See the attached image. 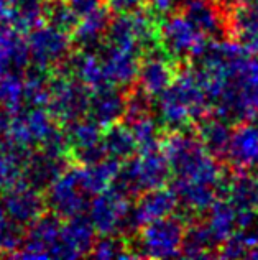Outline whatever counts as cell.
I'll list each match as a JSON object with an SVG mask.
<instances>
[{
	"mask_svg": "<svg viewBox=\"0 0 258 260\" xmlns=\"http://www.w3.org/2000/svg\"><path fill=\"white\" fill-rule=\"evenodd\" d=\"M23 237V225L13 222L9 217L0 221V255L12 257L20 249Z\"/></svg>",
	"mask_w": 258,
	"mask_h": 260,
	"instance_id": "836d02e7",
	"label": "cell"
},
{
	"mask_svg": "<svg viewBox=\"0 0 258 260\" xmlns=\"http://www.w3.org/2000/svg\"><path fill=\"white\" fill-rule=\"evenodd\" d=\"M102 127L96 124L91 117H79L76 120L64 124V137L69 147V153L79 152V150L96 147L102 139Z\"/></svg>",
	"mask_w": 258,
	"mask_h": 260,
	"instance_id": "4316f807",
	"label": "cell"
},
{
	"mask_svg": "<svg viewBox=\"0 0 258 260\" xmlns=\"http://www.w3.org/2000/svg\"><path fill=\"white\" fill-rule=\"evenodd\" d=\"M217 247H219V244L215 242L214 236L210 234L204 216L191 219L186 224L181 247H179V257L210 258L215 257Z\"/></svg>",
	"mask_w": 258,
	"mask_h": 260,
	"instance_id": "44dd1931",
	"label": "cell"
},
{
	"mask_svg": "<svg viewBox=\"0 0 258 260\" xmlns=\"http://www.w3.org/2000/svg\"><path fill=\"white\" fill-rule=\"evenodd\" d=\"M58 68L69 73L72 78H76L79 83H83L89 91L110 86L107 83L102 59L94 51L79 50V53L72 54L71 58L67 56Z\"/></svg>",
	"mask_w": 258,
	"mask_h": 260,
	"instance_id": "ffe728a7",
	"label": "cell"
},
{
	"mask_svg": "<svg viewBox=\"0 0 258 260\" xmlns=\"http://www.w3.org/2000/svg\"><path fill=\"white\" fill-rule=\"evenodd\" d=\"M181 66L182 64L173 61L158 46L141 56L135 83L141 92H145L150 99H155L173 84Z\"/></svg>",
	"mask_w": 258,
	"mask_h": 260,
	"instance_id": "9c48e42d",
	"label": "cell"
},
{
	"mask_svg": "<svg viewBox=\"0 0 258 260\" xmlns=\"http://www.w3.org/2000/svg\"><path fill=\"white\" fill-rule=\"evenodd\" d=\"M89 221L99 236L120 234L127 228V219L130 213V196L120 188L110 184L100 193L94 194L89 201Z\"/></svg>",
	"mask_w": 258,
	"mask_h": 260,
	"instance_id": "5b68a950",
	"label": "cell"
},
{
	"mask_svg": "<svg viewBox=\"0 0 258 260\" xmlns=\"http://www.w3.org/2000/svg\"><path fill=\"white\" fill-rule=\"evenodd\" d=\"M245 257H248V258H255V260H258V247H253V249H248L247 250V255Z\"/></svg>",
	"mask_w": 258,
	"mask_h": 260,
	"instance_id": "b9f144b4",
	"label": "cell"
},
{
	"mask_svg": "<svg viewBox=\"0 0 258 260\" xmlns=\"http://www.w3.org/2000/svg\"><path fill=\"white\" fill-rule=\"evenodd\" d=\"M127 125L132 130L133 139L137 142V150L140 153L160 148L163 128L160 125V122L152 115V112L127 122Z\"/></svg>",
	"mask_w": 258,
	"mask_h": 260,
	"instance_id": "f1b7e54d",
	"label": "cell"
},
{
	"mask_svg": "<svg viewBox=\"0 0 258 260\" xmlns=\"http://www.w3.org/2000/svg\"><path fill=\"white\" fill-rule=\"evenodd\" d=\"M209 40H232L230 13L215 0H181L178 10Z\"/></svg>",
	"mask_w": 258,
	"mask_h": 260,
	"instance_id": "ba28073f",
	"label": "cell"
},
{
	"mask_svg": "<svg viewBox=\"0 0 258 260\" xmlns=\"http://www.w3.org/2000/svg\"><path fill=\"white\" fill-rule=\"evenodd\" d=\"M2 206L7 217L25 228L45 213L46 203L42 191L20 180L12 188L4 191Z\"/></svg>",
	"mask_w": 258,
	"mask_h": 260,
	"instance_id": "7c38bea8",
	"label": "cell"
},
{
	"mask_svg": "<svg viewBox=\"0 0 258 260\" xmlns=\"http://www.w3.org/2000/svg\"><path fill=\"white\" fill-rule=\"evenodd\" d=\"M181 0H148V9H150L156 17L163 18L168 13L178 10Z\"/></svg>",
	"mask_w": 258,
	"mask_h": 260,
	"instance_id": "8d00e7d4",
	"label": "cell"
},
{
	"mask_svg": "<svg viewBox=\"0 0 258 260\" xmlns=\"http://www.w3.org/2000/svg\"><path fill=\"white\" fill-rule=\"evenodd\" d=\"M215 2L219 4L227 13H230L234 9H237V7H242V5L248 4L250 0H215Z\"/></svg>",
	"mask_w": 258,
	"mask_h": 260,
	"instance_id": "f35d334b",
	"label": "cell"
},
{
	"mask_svg": "<svg viewBox=\"0 0 258 260\" xmlns=\"http://www.w3.org/2000/svg\"><path fill=\"white\" fill-rule=\"evenodd\" d=\"M23 104L30 107H46L48 104V71H42L33 66L22 78Z\"/></svg>",
	"mask_w": 258,
	"mask_h": 260,
	"instance_id": "f546056e",
	"label": "cell"
},
{
	"mask_svg": "<svg viewBox=\"0 0 258 260\" xmlns=\"http://www.w3.org/2000/svg\"><path fill=\"white\" fill-rule=\"evenodd\" d=\"M188 221L182 216L169 214L141 225L137 247H132L135 258H171L179 257V247Z\"/></svg>",
	"mask_w": 258,
	"mask_h": 260,
	"instance_id": "3957f363",
	"label": "cell"
},
{
	"mask_svg": "<svg viewBox=\"0 0 258 260\" xmlns=\"http://www.w3.org/2000/svg\"><path fill=\"white\" fill-rule=\"evenodd\" d=\"M69 7L78 13V17H83L86 13H89L91 10H94L96 7H99L100 0H66Z\"/></svg>",
	"mask_w": 258,
	"mask_h": 260,
	"instance_id": "74e56055",
	"label": "cell"
},
{
	"mask_svg": "<svg viewBox=\"0 0 258 260\" xmlns=\"http://www.w3.org/2000/svg\"><path fill=\"white\" fill-rule=\"evenodd\" d=\"M160 48L178 64H188L201 53L207 40L179 12L168 13L160 20Z\"/></svg>",
	"mask_w": 258,
	"mask_h": 260,
	"instance_id": "277c9868",
	"label": "cell"
},
{
	"mask_svg": "<svg viewBox=\"0 0 258 260\" xmlns=\"http://www.w3.org/2000/svg\"><path fill=\"white\" fill-rule=\"evenodd\" d=\"M67 167H69V158H66V156H53L36 148V152H31L23 163L22 180L31 184L33 188L43 191Z\"/></svg>",
	"mask_w": 258,
	"mask_h": 260,
	"instance_id": "ac0fdd59",
	"label": "cell"
},
{
	"mask_svg": "<svg viewBox=\"0 0 258 260\" xmlns=\"http://www.w3.org/2000/svg\"><path fill=\"white\" fill-rule=\"evenodd\" d=\"M194 134L198 135L206 152L220 163H227V152L230 137H232V125L224 122L214 114L202 117L196 124H193Z\"/></svg>",
	"mask_w": 258,
	"mask_h": 260,
	"instance_id": "d6986e66",
	"label": "cell"
},
{
	"mask_svg": "<svg viewBox=\"0 0 258 260\" xmlns=\"http://www.w3.org/2000/svg\"><path fill=\"white\" fill-rule=\"evenodd\" d=\"M9 26V5H7V0H0V31Z\"/></svg>",
	"mask_w": 258,
	"mask_h": 260,
	"instance_id": "ab89813d",
	"label": "cell"
},
{
	"mask_svg": "<svg viewBox=\"0 0 258 260\" xmlns=\"http://www.w3.org/2000/svg\"><path fill=\"white\" fill-rule=\"evenodd\" d=\"M28 61V48L20 33L10 26L0 31V76L7 73H22Z\"/></svg>",
	"mask_w": 258,
	"mask_h": 260,
	"instance_id": "603a6c76",
	"label": "cell"
},
{
	"mask_svg": "<svg viewBox=\"0 0 258 260\" xmlns=\"http://www.w3.org/2000/svg\"><path fill=\"white\" fill-rule=\"evenodd\" d=\"M23 84L20 73H7L0 76V107L9 114L23 109Z\"/></svg>",
	"mask_w": 258,
	"mask_h": 260,
	"instance_id": "4dcf8cb0",
	"label": "cell"
},
{
	"mask_svg": "<svg viewBox=\"0 0 258 260\" xmlns=\"http://www.w3.org/2000/svg\"><path fill=\"white\" fill-rule=\"evenodd\" d=\"M61 232V219L58 216L42 214L31 224H28V231L23 237L20 249L12 257L15 258H53L54 247L59 239Z\"/></svg>",
	"mask_w": 258,
	"mask_h": 260,
	"instance_id": "30bf717a",
	"label": "cell"
},
{
	"mask_svg": "<svg viewBox=\"0 0 258 260\" xmlns=\"http://www.w3.org/2000/svg\"><path fill=\"white\" fill-rule=\"evenodd\" d=\"M89 255L96 258H135L133 250L130 247V242L127 239L120 237L119 234L110 236H100L92 244V249Z\"/></svg>",
	"mask_w": 258,
	"mask_h": 260,
	"instance_id": "1f68e13d",
	"label": "cell"
},
{
	"mask_svg": "<svg viewBox=\"0 0 258 260\" xmlns=\"http://www.w3.org/2000/svg\"><path fill=\"white\" fill-rule=\"evenodd\" d=\"M171 178V170L161 153V150L143 152L122 161L120 172L115 178V184L127 196L135 198L148 189L161 188Z\"/></svg>",
	"mask_w": 258,
	"mask_h": 260,
	"instance_id": "6da1fadb",
	"label": "cell"
},
{
	"mask_svg": "<svg viewBox=\"0 0 258 260\" xmlns=\"http://www.w3.org/2000/svg\"><path fill=\"white\" fill-rule=\"evenodd\" d=\"M204 219L217 244L226 241L229 236H232L237 231L235 208L226 198H215L214 203L209 206L207 213L204 214Z\"/></svg>",
	"mask_w": 258,
	"mask_h": 260,
	"instance_id": "484cf974",
	"label": "cell"
},
{
	"mask_svg": "<svg viewBox=\"0 0 258 260\" xmlns=\"http://www.w3.org/2000/svg\"><path fill=\"white\" fill-rule=\"evenodd\" d=\"M247 244L243 241L242 232L237 229L232 236H229L226 241H222L219 244L215 252L217 258H242L247 255Z\"/></svg>",
	"mask_w": 258,
	"mask_h": 260,
	"instance_id": "e575fe53",
	"label": "cell"
},
{
	"mask_svg": "<svg viewBox=\"0 0 258 260\" xmlns=\"http://www.w3.org/2000/svg\"><path fill=\"white\" fill-rule=\"evenodd\" d=\"M87 114L102 128L119 124L125 115V94L120 91V87L115 86H105L91 91Z\"/></svg>",
	"mask_w": 258,
	"mask_h": 260,
	"instance_id": "2e32d148",
	"label": "cell"
},
{
	"mask_svg": "<svg viewBox=\"0 0 258 260\" xmlns=\"http://www.w3.org/2000/svg\"><path fill=\"white\" fill-rule=\"evenodd\" d=\"M45 191L46 208H50L59 219L84 214L89 206V194L81 188L74 165L67 167L58 178H54Z\"/></svg>",
	"mask_w": 258,
	"mask_h": 260,
	"instance_id": "52a82bcc",
	"label": "cell"
},
{
	"mask_svg": "<svg viewBox=\"0 0 258 260\" xmlns=\"http://www.w3.org/2000/svg\"><path fill=\"white\" fill-rule=\"evenodd\" d=\"M100 46H102V53L99 56L102 59L107 83L115 87L130 89L137 81L141 56L130 50H122L108 45Z\"/></svg>",
	"mask_w": 258,
	"mask_h": 260,
	"instance_id": "5bb4252c",
	"label": "cell"
},
{
	"mask_svg": "<svg viewBox=\"0 0 258 260\" xmlns=\"http://www.w3.org/2000/svg\"><path fill=\"white\" fill-rule=\"evenodd\" d=\"M102 5L114 15H124V13H132L145 9L148 0H102Z\"/></svg>",
	"mask_w": 258,
	"mask_h": 260,
	"instance_id": "d590c367",
	"label": "cell"
},
{
	"mask_svg": "<svg viewBox=\"0 0 258 260\" xmlns=\"http://www.w3.org/2000/svg\"><path fill=\"white\" fill-rule=\"evenodd\" d=\"M100 143H102L105 155L119 161L130 158L138 152L137 142L133 139L130 127L127 124H122V122L104 128Z\"/></svg>",
	"mask_w": 258,
	"mask_h": 260,
	"instance_id": "d4e9b609",
	"label": "cell"
},
{
	"mask_svg": "<svg viewBox=\"0 0 258 260\" xmlns=\"http://www.w3.org/2000/svg\"><path fill=\"white\" fill-rule=\"evenodd\" d=\"M48 0H7L9 25L18 33H28L45 23V9Z\"/></svg>",
	"mask_w": 258,
	"mask_h": 260,
	"instance_id": "cb8c5ba5",
	"label": "cell"
},
{
	"mask_svg": "<svg viewBox=\"0 0 258 260\" xmlns=\"http://www.w3.org/2000/svg\"><path fill=\"white\" fill-rule=\"evenodd\" d=\"M110 23V13L100 4L86 15L79 17L71 31V43L81 51H96L104 42L107 26Z\"/></svg>",
	"mask_w": 258,
	"mask_h": 260,
	"instance_id": "e0dca14e",
	"label": "cell"
},
{
	"mask_svg": "<svg viewBox=\"0 0 258 260\" xmlns=\"http://www.w3.org/2000/svg\"><path fill=\"white\" fill-rule=\"evenodd\" d=\"M230 137L227 163L237 170H255L258 167V127L253 120L234 127Z\"/></svg>",
	"mask_w": 258,
	"mask_h": 260,
	"instance_id": "9a60e30c",
	"label": "cell"
},
{
	"mask_svg": "<svg viewBox=\"0 0 258 260\" xmlns=\"http://www.w3.org/2000/svg\"><path fill=\"white\" fill-rule=\"evenodd\" d=\"M253 120H255V122H253V124H255V125H256V127H258V115H256V117H255V119H253Z\"/></svg>",
	"mask_w": 258,
	"mask_h": 260,
	"instance_id": "7bdbcfd3",
	"label": "cell"
},
{
	"mask_svg": "<svg viewBox=\"0 0 258 260\" xmlns=\"http://www.w3.org/2000/svg\"><path fill=\"white\" fill-rule=\"evenodd\" d=\"M78 20V13L71 9L66 0H48L45 9V22L48 25L71 35Z\"/></svg>",
	"mask_w": 258,
	"mask_h": 260,
	"instance_id": "d6a6232c",
	"label": "cell"
},
{
	"mask_svg": "<svg viewBox=\"0 0 258 260\" xmlns=\"http://www.w3.org/2000/svg\"><path fill=\"white\" fill-rule=\"evenodd\" d=\"M176 209H178V198L171 188L161 186L143 191L137 196L133 208H130L125 229L135 232L155 219L173 214Z\"/></svg>",
	"mask_w": 258,
	"mask_h": 260,
	"instance_id": "8fae6325",
	"label": "cell"
},
{
	"mask_svg": "<svg viewBox=\"0 0 258 260\" xmlns=\"http://www.w3.org/2000/svg\"><path fill=\"white\" fill-rule=\"evenodd\" d=\"M96 241V231L86 214H78L61 224L59 239L53 258H79L89 255Z\"/></svg>",
	"mask_w": 258,
	"mask_h": 260,
	"instance_id": "4fadbf2b",
	"label": "cell"
},
{
	"mask_svg": "<svg viewBox=\"0 0 258 260\" xmlns=\"http://www.w3.org/2000/svg\"><path fill=\"white\" fill-rule=\"evenodd\" d=\"M28 48V58L33 66L42 71H53L69 56L71 37L48 23H42L28 31L25 40Z\"/></svg>",
	"mask_w": 258,
	"mask_h": 260,
	"instance_id": "8992f818",
	"label": "cell"
},
{
	"mask_svg": "<svg viewBox=\"0 0 258 260\" xmlns=\"http://www.w3.org/2000/svg\"><path fill=\"white\" fill-rule=\"evenodd\" d=\"M9 117H10V114L7 112V111H4L2 107H0V135L5 134L7 124H9Z\"/></svg>",
	"mask_w": 258,
	"mask_h": 260,
	"instance_id": "60d3db41",
	"label": "cell"
},
{
	"mask_svg": "<svg viewBox=\"0 0 258 260\" xmlns=\"http://www.w3.org/2000/svg\"><path fill=\"white\" fill-rule=\"evenodd\" d=\"M48 104L46 109L56 120V124H69L84 117L89 106L91 91L69 73L54 68L48 73Z\"/></svg>",
	"mask_w": 258,
	"mask_h": 260,
	"instance_id": "7a4b0ae2",
	"label": "cell"
},
{
	"mask_svg": "<svg viewBox=\"0 0 258 260\" xmlns=\"http://www.w3.org/2000/svg\"><path fill=\"white\" fill-rule=\"evenodd\" d=\"M22 117L25 122L33 148H38L48 137L56 130V120L46 107H30L22 109Z\"/></svg>",
	"mask_w": 258,
	"mask_h": 260,
	"instance_id": "83f0119b",
	"label": "cell"
},
{
	"mask_svg": "<svg viewBox=\"0 0 258 260\" xmlns=\"http://www.w3.org/2000/svg\"><path fill=\"white\" fill-rule=\"evenodd\" d=\"M120 165L122 161L110 158V156H105V158L92 163V165H74V167H76L81 188L87 194H97L115 181V178H117L120 172Z\"/></svg>",
	"mask_w": 258,
	"mask_h": 260,
	"instance_id": "7402d4cb",
	"label": "cell"
}]
</instances>
